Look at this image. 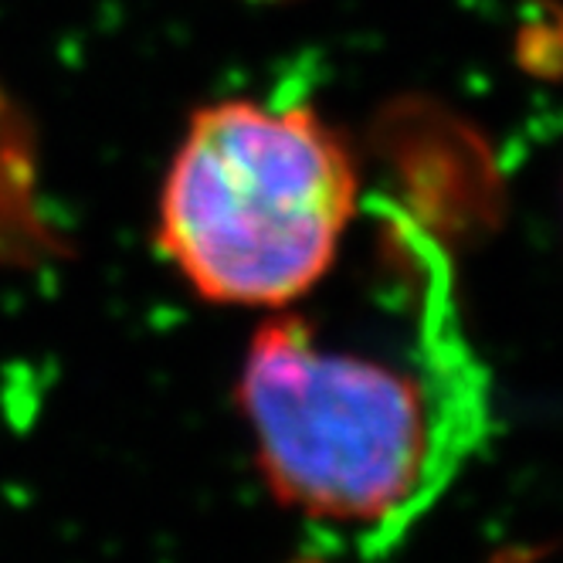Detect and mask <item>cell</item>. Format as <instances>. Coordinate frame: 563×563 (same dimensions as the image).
<instances>
[{"label":"cell","instance_id":"cell-1","mask_svg":"<svg viewBox=\"0 0 563 563\" xmlns=\"http://www.w3.org/2000/svg\"><path fill=\"white\" fill-rule=\"evenodd\" d=\"M346 140L309 106H200L156 200V245L218 306L282 309L330 272L356 214Z\"/></svg>","mask_w":563,"mask_h":563},{"label":"cell","instance_id":"cell-2","mask_svg":"<svg viewBox=\"0 0 563 563\" xmlns=\"http://www.w3.org/2000/svg\"><path fill=\"white\" fill-rule=\"evenodd\" d=\"M238 400L272 493L312 519L380 522L434 462L424 387L384 360L319 346L299 316L255 330Z\"/></svg>","mask_w":563,"mask_h":563}]
</instances>
